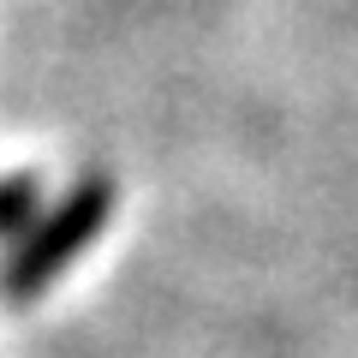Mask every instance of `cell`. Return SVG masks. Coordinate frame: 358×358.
Here are the masks:
<instances>
[{"label":"cell","mask_w":358,"mask_h":358,"mask_svg":"<svg viewBox=\"0 0 358 358\" xmlns=\"http://www.w3.org/2000/svg\"><path fill=\"white\" fill-rule=\"evenodd\" d=\"M108 215H114V179L84 173L54 209H42V215L30 221V233L13 245V257L0 263V299L30 305L36 293H48L66 275V263L108 227Z\"/></svg>","instance_id":"obj_1"},{"label":"cell","mask_w":358,"mask_h":358,"mask_svg":"<svg viewBox=\"0 0 358 358\" xmlns=\"http://www.w3.org/2000/svg\"><path fill=\"white\" fill-rule=\"evenodd\" d=\"M36 215H42V185H36V179H30V173L0 179V233H18V239H24Z\"/></svg>","instance_id":"obj_2"}]
</instances>
